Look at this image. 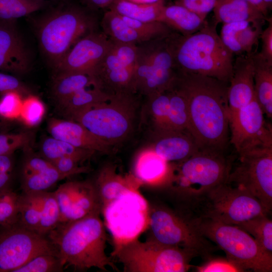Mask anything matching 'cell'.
I'll return each mask as SVG.
<instances>
[{
  "label": "cell",
  "instance_id": "obj_40",
  "mask_svg": "<svg viewBox=\"0 0 272 272\" xmlns=\"http://www.w3.org/2000/svg\"><path fill=\"white\" fill-rule=\"evenodd\" d=\"M19 194L10 187L0 191V227L18 223Z\"/></svg>",
  "mask_w": 272,
  "mask_h": 272
},
{
  "label": "cell",
  "instance_id": "obj_29",
  "mask_svg": "<svg viewBox=\"0 0 272 272\" xmlns=\"http://www.w3.org/2000/svg\"><path fill=\"white\" fill-rule=\"evenodd\" d=\"M92 86H93V80L89 74L59 72H56L53 79L51 92L59 106L79 91Z\"/></svg>",
  "mask_w": 272,
  "mask_h": 272
},
{
  "label": "cell",
  "instance_id": "obj_6",
  "mask_svg": "<svg viewBox=\"0 0 272 272\" xmlns=\"http://www.w3.org/2000/svg\"><path fill=\"white\" fill-rule=\"evenodd\" d=\"M188 218L201 235L222 249L227 258L243 271H272V254L238 226L207 219Z\"/></svg>",
  "mask_w": 272,
  "mask_h": 272
},
{
  "label": "cell",
  "instance_id": "obj_35",
  "mask_svg": "<svg viewBox=\"0 0 272 272\" xmlns=\"http://www.w3.org/2000/svg\"><path fill=\"white\" fill-rule=\"evenodd\" d=\"M40 221V207L37 193L22 192L19 194L18 224L38 233Z\"/></svg>",
  "mask_w": 272,
  "mask_h": 272
},
{
  "label": "cell",
  "instance_id": "obj_36",
  "mask_svg": "<svg viewBox=\"0 0 272 272\" xmlns=\"http://www.w3.org/2000/svg\"><path fill=\"white\" fill-rule=\"evenodd\" d=\"M267 215L257 216L236 226L248 233L265 251L272 254V221Z\"/></svg>",
  "mask_w": 272,
  "mask_h": 272
},
{
  "label": "cell",
  "instance_id": "obj_17",
  "mask_svg": "<svg viewBox=\"0 0 272 272\" xmlns=\"http://www.w3.org/2000/svg\"><path fill=\"white\" fill-rule=\"evenodd\" d=\"M54 193L59 209L60 223L101 214V203L94 183L69 181L60 185Z\"/></svg>",
  "mask_w": 272,
  "mask_h": 272
},
{
  "label": "cell",
  "instance_id": "obj_31",
  "mask_svg": "<svg viewBox=\"0 0 272 272\" xmlns=\"http://www.w3.org/2000/svg\"><path fill=\"white\" fill-rule=\"evenodd\" d=\"M167 91L169 97L167 119L168 131L187 130L188 113L186 98L178 84L176 78Z\"/></svg>",
  "mask_w": 272,
  "mask_h": 272
},
{
  "label": "cell",
  "instance_id": "obj_24",
  "mask_svg": "<svg viewBox=\"0 0 272 272\" xmlns=\"http://www.w3.org/2000/svg\"><path fill=\"white\" fill-rule=\"evenodd\" d=\"M135 177L142 183L151 184L167 182L171 172L169 163L151 148L142 151L135 163Z\"/></svg>",
  "mask_w": 272,
  "mask_h": 272
},
{
  "label": "cell",
  "instance_id": "obj_9",
  "mask_svg": "<svg viewBox=\"0 0 272 272\" xmlns=\"http://www.w3.org/2000/svg\"><path fill=\"white\" fill-rule=\"evenodd\" d=\"M172 33L137 45L133 74L135 93L150 96L168 90L173 84L177 72L171 42Z\"/></svg>",
  "mask_w": 272,
  "mask_h": 272
},
{
  "label": "cell",
  "instance_id": "obj_57",
  "mask_svg": "<svg viewBox=\"0 0 272 272\" xmlns=\"http://www.w3.org/2000/svg\"><path fill=\"white\" fill-rule=\"evenodd\" d=\"M257 8H262L264 5L263 0H246Z\"/></svg>",
  "mask_w": 272,
  "mask_h": 272
},
{
  "label": "cell",
  "instance_id": "obj_22",
  "mask_svg": "<svg viewBox=\"0 0 272 272\" xmlns=\"http://www.w3.org/2000/svg\"><path fill=\"white\" fill-rule=\"evenodd\" d=\"M157 135L152 148L168 163L180 162L199 150L187 130L169 131Z\"/></svg>",
  "mask_w": 272,
  "mask_h": 272
},
{
  "label": "cell",
  "instance_id": "obj_20",
  "mask_svg": "<svg viewBox=\"0 0 272 272\" xmlns=\"http://www.w3.org/2000/svg\"><path fill=\"white\" fill-rule=\"evenodd\" d=\"M9 22H0V71L23 74L30 66L29 54L18 31Z\"/></svg>",
  "mask_w": 272,
  "mask_h": 272
},
{
  "label": "cell",
  "instance_id": "obj_1",
  "mask_svg": "<svg viewBox=\"0 0 272 272\" xmlns=\"http://www.w3.org/2000/svg\"><path fill=\"white\" fill-rule=\"evenodd\" d=\"M177 74L187 101V131L200 150L222 151L229 129L228 83L199 74Z\"/></svg>",
  "mask_w": 272,
  "mask_h": 272
},
{
  "label": "cell",
  "instance_id": "obj_52",
  "mask_svg": "<svg viewBox=\"0 0 272 272\" xmlns=\"http://www.w3.org/2000/svg\"><path fill=\"white\" fill-rule=\"evenodd\" d=\"M17 91L22 95L28 93L27 88L17 78L0 72V92Z\"/></svg>",
  "mask_w": 272,
  "mask_h": 272
},
{
  "label": "cell",
  "instance_id": "obj_37",
  "mask_svg": "<svg viewBox=\"0 0 272 272\" xmlns=\"http://www.w3.org/2000/svg\"><path fill=\"white\" fill-rule=\"evenodd\" d=\"M21 177L23 193L47 191L59 181L65 178L52 164L43 170Z\"/></svg>",
  "mask_w": 272,
  "mask_h": 272
},
{
  "label": "cell",
  "instance_id": "obj_23",
  "mask_svg": "<svg viewBox=\"0 0 272 272\" xmlns=\"http://www.w3.org/2000/svg\"><path fill=\"white\" fill-rule=\"evenodd\" d=\"M142 183L136 177H123L117 174L112 169L106 168L99 174L94 185L102 209L129 191H139Z\"/></svg>",
  "mask_w": 272,
  "mask_h": 272
},
{
  "label": "cell",
  "instance_id": "obj_4",
  "mask_svg": "<svg viewBox=\"0 0 272 272\" xmlns=\"http://www.w3.org/2000/svg\"><path fill=\"white\" fill-rule=\"evenodd\" d=\"M185 200L187 209L183 214L188 218L207 219L233 225L269 213L252 195L226 182Z\"/></svg>",
  "mask_w": 272,
  "mask_h": 272
},
{
  "label": "cell",
  "instance_id": "obj_25",
  "mask_svg": "<svg viewBox=\"0 0 272 272\" xmlns=\"http://www.w3.org/2000/svg\"><path fill=\"white\" fill-rule=\"evenodd\" d=\"M206 18L198 15L185 8L174 4L164 7L159 21L182 35L191 34L200 29L207 23Z\"/></svg>",
  "mask_w": 272,
  "mask_h": 272
},
{
  "label": "cell",
  "instance_id": "obj_16",
  "mask_svg": "<svg viewBox=\"0 0 272 272\" xmlns=\"http://www.w3.org/2000/svg\"><path fill=\"white\" fill-rule=\"evenodd\" d=\"M254 99L248 105L229 114L231 144L239 155L261 149L272 148L271 126Z\"/></svg>",
  "mask_w": 272,
  "mask_h": 272
},
{
  "label": "cell",
  "instance_id": "obj_5",
  "mask_svg": "<svg viewBox=\"0 0 272 272\" xmlns=\"http://www.w3.org/2000/svg\"><path fill=\"white\" fill-rule=\"evenodd\" d=\"M95 19L75 6L51 12L40 21L37 31L40 47L54 67L81 38L95 31Z\"/></svg>",
  "mask_w": 272,
  "mask_h": 272
},
{
  "label": "cell",
  "instance_id": "obj_21",
  "mask_svg": "<svg viewBox=\"0 0 272 272\" xmlns=\"http://www.w3.org/2000/svg\"><path fill=\"white\" fill-rule=\"evenodd\" d=\"M47 130L51 137L77 148L103 153L110 150V146L73 120L51 118L48 123Z\"/></svg>",
  "mask_w": 272,
  "mask_h": 272
},
{
  "label": "cell",
  "instance_id": "obj_48",
  "mask_svg": "<svg viewBox=\"0 0 272 272\" xmlns=\"http://www.w3.org/2000/svg\"><path fill=\"white\" fill-rule=\"evenodd\" d=\"M198 272H240L243 270L227 258L209 259L204 264L196 266Z\"/></svg>",
  "mask_w": 272,
  "mask_h": 272
},
{
  "label": "cell",
  "instance_id": "obj_41",
  "mask_svg": "<svg viewBox=\"0 0 272 272\" xmlns=\"http://www.w3.org/2000/svg\"><path fill=\"white\" fill-rule=\"evenodd\" d=\"M63 270L58 255L45 253L35 256L14 272H59Z\"/></svg>",
  "mask_w": 272,
  "mask_h": 272
},
{
  "label": "cell",
  "instance_id": "obj_59",
  "mask_svg": "<svg viewBox=\"0 0 272 272\" xmlns=\"http://www.w3.org/2000/svg\"><path fill=\"white\" fill-rule=\"evenodd\" d=\"M2 120H3V119L0 117V125L2 124Z\"/></svg>",
  "mask_w": 272,
  "mask_h": 272
},
{
  "label": "cell",
  "instance_id": "obj_34",
  "mask_svg": "<svg viewBox=\"0 0 272 272\" xmlns=\"http://www.w3.org/2000/svg\"><path fill=\"white\" fill-rule=\"evenodd\" d=\"M40 207V221L38 233L47 235L60 223V211L53 192H37Z\"/></svg>",
  "mask_w": 272,
  "mask_h": 272
},
{
  "label": "cell",
  "instance_id": "obj_44",
  "mask_svg": "<svg viewBox=\"0 0 272 272\" xmlns=\"http://www.w3.org/2000/svg\"><path fill=\"white\" fill-rule=\"evenodd\" d=\"M251 22L245 21L223 24L219 36L224 45L233 54L238 55L243 54L237 37L239 32Z\"/></svg>",
  "mask_w": 272,
  "mask_h": 272
},
{
  "label": "cell",
  "instance_id": "obj_39",
  "mask_svg": "<svg viewBox=\"0 0 272 272\" xmlns=\"http://www.w3.org/2000/svg\"><path fill=\"white\" fill-rule=\"evenodd\" d=\"M43 5V0H0V20L11 21L27 16Z\"/></svg>",
  "mask_w": 272,
  "mask_h": 272
},
{
  "label": "cell",
  "instance_id": "obj_55",
  "mask_svg": "<svg viewBox=\"0 0 272 272\" xmlns=\"http://www.w3.org/2000/svg\"><path fill=\"white\" fill-rule=\"evenodd\" d=\"M117 0H83L88 7L93 9L108 8Z\"/></svg>",
  "mask_w": 272,
  "mask_h": 272
},
{
  "label": "cell",
  "instance_id": "obj_49",
  "mask_svg": "<svg viewBox=\"0 0 272 272\" xmlns=\"http://www.w3.org/2000/svg\"><path fill=\"white\" fill-rule=\"evenodd\" d=\"M51 163L65 178L88 170L87 167L80 165L81 162L70 157H62Z\"/></svg>",
  "mask_w": 272,
  "mask_h": 272
},
{
  "label": "cell",
  "instance_id": "obj_45",
  "mask_svg": "<svg viewBox=\"0 0 272 272\" xmlns=\"http://www.w3.org/2000/svg\"><path fill=\"white\" fill-rule=\"evenodd\" d=\"M263 22L264 20L252 22L238 33L237 40L243 53L257 51L254 50V47L257 45L260 38Z\"/></svg>",
  "mask_w": 272,
  "mask_h": 272
},
{
  "label": "cell",
  "instance_id": "obj_32",
  "mask_svg": "<svg viewBox=\"0 0 272 272\" xmlns=\"http://www.w3.org/2000/svg\"><path fill=\"white\" fill-rule=\"evenodd\" d=\"M164 0L152 4H139L124 0H117L108 9L118 14L143 22L159 21L165 6Z\"/></svg>",
  "mask_w": 272,
  "mask_h": 272
},
{
  "label": "cell",
  "instance_id": "obj_38",
  "mask_svg": "<svg viewBox=\"0 0 272 272\" xmlns=\"http://www.w3.org/2000/svg\"><path fill=\"white\" fill-rule=\"evenodd\" d=\"M146 97L156 134L168 131L167 119L169 97L168 91Z\"/></svg>",
  "mask_w": 272,
  "mask_h": 272
},
{
  "label": "cell",
  "instance_id": "obj_12",
  "mask_svg": "<svg viewBox=\"0 0 272 272\" xmlns=\"http://www.w3.org/2000/svg\"><path fill=\"white\" fill-rule=\"evenodd\" d=\"M226 183L240 188L256 198L270 213L272 208V148L239 155L232 165Z\"/></svg>",
  "mask_w": 272,
  "mask_h": 272
},
{
  "label": "cell",
  "instance_id": "obj_18",
  "mask_svg": "<svg viewBox=\"0 0 272 272\" xmlns=\"http://www.w3.org/2000/svg\"><path fill=\"white\" fill-rule=\"evenodd\" d=\"M112 44V41L102 31H92L72 46L54 67L55 72H77L91 76Z\"/></svg>",
  "mask_w": 272,
  "mask_h": 272
},
{
  "label": "cell",
  "instance_id": "obj_46",
  "mask_svg": "<svg viewBox=\"0 0 272 272\" xmlns=\"http://www.w3.org/2000/svg\"><path fill=\"white\" fill-rule=\"evenodd\" d=\"M22 97L17 91L2 93L0 99V117L6 120L18 119L23 100Z\"/></svg>",
  "mask_w": 272,
  "mask_h": 272
},
{
  "label": "cell",
  "instance_id": "obj_28",
  "mask_svg": "<svg viewBox=\"0 0 272 272\" xmlns=\"http://www.w3.org/2000/svg\"><path fill=\"white\" fill-rule=\"evenodd\" d=\"M100 26L102 31L114 42L138 45L150 40L127 24L120 15L109 9L104 14Z\"/></svg>",
  "mask_w": 272,
  "mask_h": 272
},
{
  "label": "cell",
  "instance_id": "obj_8",
  "mask_svg": "<svg viewBox=\"0 0 272 272\" xmlns=\"http://www.w3.org/2000/svg\"><path fill=\"white\" fill-rule=\"evenodd\" d=\"M222 151L199 150L171 167L167 181L184 199L200 194L226 182L232 165Z\"/></svg>",
  "mask_w": 272,
  "mask_h": 272
},
{
  "label": "cell",
  "instance_id": "obj_3",
  "mask_svg": "<svg viewBox=\"0 0 272 272\" xmlns=\"http://www.w3.org/2000/svg\"><path fill=\"white\" fill-rule=\"evenodd\" d=\"M216 25L207 22L200 29L186 36L175 31L172 33L177 72L201 75L229 83L234 54L222 42Z\"/></svg>",
  "mask_w": 272,
  "mask_h": 272
},
{
  "label": "cell",
  "instance_id": "obj_50",
  "mask_svg": "<svg viewBox=\"0 0 272 272\" xmlns=\"http://www.w3.org/2000/svg\"><path fill=\"white\" fill-rule=\"evenodd\" d=\"M217 1V0H175L174 4L207 18L208 14L214 10Z\"/></svg>",
  "mask_w": 272,
  "mask_h": 272
},
{
  "label": "cell",
  "instance_id": "obj_60",
  "mask_svg": "<svg viewBox=\"0 0 272 272\" xmlns=\"http://www.w3.org/2000/svg\"><path fill=\"white\" fill-rule=\"evenodd\" d=\"M1 228V227H0V228Z\"/></svg>",
  "mask_w": 272,
  "mask_h": 272
},
{
  "label": "cell",
  "instance_id": "obj_10",
  "mask_svg": "<svg viewBox=\"0 0 272 272\" xmlns=\"http://www.w3.org/2000/svg\"><path fill=\"white\" fill-rule=\"evenodd\" d=\"M137 94L117 95L85 111L73 120L109 146L131 133L136 116Z\"/></svg>",
  "mask_w": 272,
  "mask_h": 272
},
{
  "label": "cell",
  "instance_id": "obj_19",
  "mask_svg": "<svg viewBox=\"0 0 272 272\" xmlns=\"http://www.w3.org/2000/svg\"><path fill=\"white\" fill-rule=\"evenodd\" d=\"M254 52L237 55L234 61L227 92L229 116L248 105L255 98Z\"/></svg>",
  "mask_w": 272,
  "mask_h": 272
},
{
  "label": "cell",
  "instance_id": "obj_26",
  "mask_svg": "<svg viewBox=\"0 0 272 272\" xmlns=\"http://www.w3.org/2000/svg\"><path fill=\"white\" fill-rule=\"evenodd\" d=\"M213 11L216 24L245 21L254 22L266 18L246 0H217Z\"/></svg>",
  "mask_w": 272,
  "mask_h": 272
},
{
  "label": "cell",
  "instance_id": "obj_14",
  "mask_svg": "<svg viewBox=\"0 0 272 272\" xmlns=\"http://www.w3.org/2000/svg\"><path fill=\"white\" fill-rule=\"evenodd\" d=\"M115 246L132 240L148 227L149 208L139 191H129L101 209Z\"/></svg>",
  "mask_w": 272,
  "mask_h": 272
},
{
  "label": "cell",
  "instance_id": "obj_54",
  "mask_svg": "<svg viewBox=\"0 0 272 272\" xmlns=\"http://www.w3.org/2000/svg\"><path fill=\"white\" fill-rule=\"evenodd\" d=\"M268 25L262 30L260 38L261 40V49L259 54L267 62L272 64V21L268 20Z\"/></svg>",
  "mask_w": 272,
  "mask_h": 272
},
{
  "label": "cell",
  "instance_id": "obj_43",
  "mask_svg": "<svg viewBox=\"0 0 272 272\" xmlns=\"http://www.w3.org/2000/svg\"><path fill=\"white\" fill-rule=\"evenodd\" d=\"M121 16L127 24L150 40L168 36L174 32L166 25L159 21L143 22Z\"/></svg>",
  "mask_w": 272,
  "mask_h": 272
},
{
  "label": "cell",
  "instance_id": "obj_11",
  "mask_svg": "<svg viewBox=\"0 0 272 272\" xmlns=\"http://www.w3.org/2000/svg\"><path fill=\"white\" fill-rule=\"evenodd\" d=\"M148 227L150 238L164 245L178 247L209 256L214 250L183 214L164 207L149 208Z\"/></svg>",
  "mask_w": 272,
  "mask_h": 272
},
{
  "label": "cell",
  "instance_id": "obj_15",
  "mask_svg": "<svg viewBox=\"0 0 272 272\" xmlns=\"http://www.w3.org/2000/svg\"><path fill=\"white\" fill-rule=\"evenodd\" d=\"M45 253L58 256L47 236L18 223L0 228V272H14L35 256Z\"/></svg>",
  "mask_w": 272,
  "mask_h": 272
},
{
  "label": "cell",
  "instance_id": "obj_56",
  "mask_svg": "<svg viewBox=\"0 0 272 272\" xmlns=\"http://www.w3.org/2000/svg\"><path fill=\"white\" fill-rule=\"evenodd\" d=\"M129 2L139 4H152L159 2L161 0H124Z\"/></svg>",
  "mask_w": 272,
  "mask_h": 272
},
{
  "label": "cell",
  "instance_id": "obj_42",
  "mask_svg": "<svg viewBox=\"0 0 272 272\" xmlns=\"http://www.w3.org/2000/svg\"><path fill=\"white\" fill-rule=\"evenodd\" d=\"M45 111L42 102L37 97L29 95L23 100L19 119L27 126H34L41 121Z\"/></svg>",
  "mask_w": 272,
  "mask_h": 272
},
{
  "label": "cell",
  "instance_id": "obj_33",
  "mask_svg": "<svg viewBox=\"0 0 272 272\" xmlns=\"http://www.w3.org/2000/svg\"><path fill=\"white\" fill-rule=\"evenodd\" d=\"M42 157L50 162L64 157L74 158L81 162L90 158L95 153L77 148L52 137L47 138L41 145Z\"/></svg>",
  "mask_w": 272,
  "mask_h": 272
},
{
  "label": "cell",
  "instance_id": "obj_47",
  "mask_svg": "<svg viewBox=\"0 0 272 272\" xmlns=\"http://www.w3.org/2000/svg\"><path fill=\"white\" fill-rule=\"evenodd\" d=\"M32 139L30 132L0 134V156L12 154L16 150L28 146Z\"/></svg>",
  "mask_w": 272,
  "mask_h": 272
},
{
  "label": "cell",
  "instance_id": "obj_53",
  "mask_svg": "<svg viewBox=\"0 0 272 272\" xmlns=\"http://www.w3.org/2000/svg\"><path fill=\"white\" fill-rule=\"evenodd\" d=\"M52 163L43 158L32 156L24 161L21 170V176L29 175L43 170L50 166Z\"/></svg>",
  "mask_w": 272,
  "mask_h": 272
},
{
  "label": "cell",
  "instance_id": "obj_30",
  "mask_svg": "<svg viewBox=\"0 0 272 272\" xmlns=\"http://www.w3.org/2000/svg\"><path fill=\"white\" fill-rule=\"evenodd\" d=\"M109 98L99 88L89 87L79 91L59 107L65 116L73 120L80 114Z\"/></svg>",
  "mask_w": 272,
  "mask_h": 272
},
{
  "label": "cell",
  "instance_id": "obj_2",
  "mask_svg": "<svg viewBox=\"0 0 272 272\" xmlns=\"http://www.w3.org/2000/svg\"><path fill=\"white\" fill-rule=\"evenodd\" d=\"M100 214L59 223L47 237L55 247L63 268L84 270L118 268L105 252L107 234Z\"/></svg>",
  "mask_w": 272,
  "mask_h": 272
},
{
  "label": "cell",
  "instance_id": "obj_13",
  "mask_svg": "<svg viewBox=\"0 0 272 272\" xmlns=\"http://www.w3.org/2000/svg\"><path fill=\"white\" fill-rule=\"evenodd\" d=\"M92 73L93 86L109 97L136 94L133 74L137 45L114 42Z\"/></svg>",
  "mask_w": 272,
  "mask_h": 272
},
{
  "label": "cell",
  "instance_id": "obj_27",
  "mask_svg": "<svg viewBox=\"0 0 272 272\" xmlns=\"http://www.w3.org/2000/svg\"><path fill=\"white\" fill-rule=\"evenodd\" d=\"M255 98L264 115L272 117V64L257 51L253 55Z\"/></svg>",
  "mask_w": 272,
  "mask_h": 272
},
{
  "label": "cell",
  "instance_id": "obj_7",
  "mask_svg": "<svg viewBox=\"0 0 272 272\" xmlns=\"http://www.w3.org/2000/svg\"><path fill=\"white\" fill-rule=\"evenodd\" d=\"M112 256L126 272H185L192 266L190 261L197 255L150 238L145 242L137 238L115 246Z\"/></svg>",
  "mask_w": 272,
  "mask_h": 272
},
{
  "label": "cell",
  "instance_id": "obj_58",
  "mask_svg": "<svg viewBox=\"0 0 272 272\" xmlns=\"http://www.w3.org/2000/svg\"><path fill=\"white\" fill-rule=\"evenodd\" d=\"M264 1L268 9H271L272 6V0H264Z\"/></svg>",
  "mask_w": 272,
  "mask_h": 272
},
{
  "label": "cell",
  "instance_id": "obj_51",
  "mask_svg": "<svg viewBox=\"0 0 272 272\" xmlns=\"http://www.w3.org/2000/svg\"><path fill=\"white\" fill-rule=\"evenodd\" d=\"M12 154L0 156V191L10 187L14 168Z\"/></svg>",
  "mask_w": 272,
  "mask_h": 272
}]
</instances>
